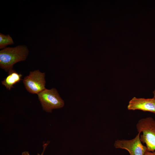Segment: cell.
Masks as SVG:
<instances>
[{
    "instance_id": "7a4b0ae2",
    "label": "cell",
    "mask_w": 155,
    "mask_h": 155,
    "mask_svg": "<svg viewBox=\"0 0 155 155\" xmlns=\"http://www.w3.org/2000/svg\"><path fill=\"white\" fill-rule=\"evenodd\" d=\"M138 132L140 135L142 143L146 145L147 150L154 152L155 150V120L151 117L140 119L136 125Z\"/></svg>"
},
{
    "instance_id": "8992f818",
    "label": "cell",
    "mask_w": 155,
    "mask_h": 155,
    "mask_svg": "<svg viewBox=\"0 0 155 155\" xmlns=\"http://www.w3.org/2000/svg\"><path fill=\"white\" fill-rule=\"evenodd\" d=\"M129 110H139L155 114V99L133 97L129 102L127 106Z\"/></svg>"
},
{
    "instance_id": "5b68a950",
    "label": "cell",
    "mask_w": 155,
    "mask_h": 155,
    "mask_svg": "<svg viewBox=\"0 0 155 155\" xmlns=\"http://www.w3.org/2000/svg\"><path fill=\"white\" fill-rule=\"evenodd\" d=\"M140 133L138 132L136 136L131 140H116L114 144L115 147L127 150L130 155H144L147 149L140 140Z\"/></svg>"
},
{
    "instance_id": "6da1fadb",
    "label": "cell",
    "mask_w": 155,
    "mask_h": 155,
    "mask_svg": "<svg viewBox=\"0 0 155 155\" xmlns=\"http://www.w3.org/2000/svg\"><path fill=\"white\" fill-rule=\"evenodd\" d=\"M29 50L25 45H19L13 47H6L0 51V67L6 72L13 69L16 63L25 61Z\"/></svg>"
},
{
    "instance_id": "ba28073f",
    "label": "cell",
    "mask_w": 155,
    "mask_h": 155,
    "mask_svg": "<svg viewBox=\"0 0 155 155\" xmlns=\"http://www.w3.org/2000/svg\"><path fill=\"white\" fill-rule=\"evenodd\" d=\"M14 42L12 37L9 34L5 35L0 33V49H3L8 45H13Z\"/></svg>"
},
{
    "instance_id": "30bf717a",
    "label": "cell",
    "mask_w": 155,
    "mask_h": 155,
    "mask_svg": "<svg viewBox=\"0 0 155 155\" xmlns=\"http://www.w3.org/2000/svg\"><path fill=\"white\" fill-rule=\"evenodd\" d=\"M144 155H155V152H150L147 150L145 152Z\"/></svg>"
},
{
    "instance_id": "3957f363",
    "label": "cell",
    "mask_w": 155,
    "mask_h": 155,
    "mask_svg": "<svg viewBox=\"0 0 155 155\" xmlns=\"http://www.w3.org/2000/svg\"><path fill=\"white\" fill-rule=\"evenodd\" d=\"M37 95L43 110L47 112L51 113L53 109L61 108L64 106L63 100L55 88H46Z\"/></svg>"
},
{
    "instance_id": "8fae6325",
    "label": "cell",
    "mask_w": 155,
    "mask_h": 155,
    "mask_svg": "<svg viewBox=\"0 0 155 155\" xmlns=\"http://www.w3.org/2000/svg\"><path fill=\"white\" fill-rule=\"evenodd\" d=\"M153 93L154 94V97L153 98L155 99V89L154 90V91L153 92Z\"/></svg>"
},
{
    "instance_id": "277c9868",
    "label": "cell",
    "mask_w": 155,
    "mask_h": 155,
    "mask_svg": "<svg viewBox=\"0 0 155 155\" xmlns=\"http://www.w3.org/2000/svg\"><path fill=\"white\" fill-rule=\"evenodd\" d=\"M45 75V73L38 70L30 71L29 75L23 80L26 90L31 93L38 94L44 90L46 88Z\"/></svg>"
},
{
    "instance_id": "52a82bcc",
    "label": "cell",
    "mask_w": 155,
    "mask_h": 155,
    "mask_svg": "<svg viewBox=\"0 0 155 155\" xmlns=\"http://www.w3.org/2000/svg\"><path fill=\"white\" fill-rule=\"evenodd\" d=\"M22 75L18 73L13 69L8 72V75L1 81L2 84L9 90L13 88V86L19 83L22 80Z\"/></svg>"
},
{
    "instance_id": "9c48e42d",
    "label": "cell",
    "mask_w": 155,
    "mask_h": 155,
    "mask_svg": "<svg viewBox=\"0 0 155 155\" xmlns=\"http://www.w3.org/2000/svg\"><path fill=\"white\" fill-rule=\"evenodd\" d=\"M48 144V143H44V144H43V151L42 152V153L41 154H39L38 153L37 154V155H43L44 152L45 151L46 148ZM22 155H30L29 154L28 152L27 151H24L22 152Z\"/></svg>"
}]
</instances>
